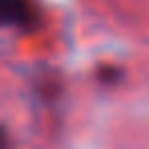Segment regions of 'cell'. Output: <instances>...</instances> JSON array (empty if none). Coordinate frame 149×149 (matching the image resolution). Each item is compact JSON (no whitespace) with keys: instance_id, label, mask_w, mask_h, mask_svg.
Instances as JSON below:
<instances>
[{"instance_id":"obj_1","label":"cell","mask_w":149,"mask_h":149,"mask_svg":"<svg viewBox=\"0 0 149 149\" xmlns=\"http://www.w3.org/2000/svg\"><path fill=\"white\" fill-rule=\"evenodd\" d=\"M2 23L21 33H31L39 25V13L33 0H2Z\"/></svg>"},{"instance_id":"obj_2","label":"cell","mask_w":149,"mask_h":149,"mask_svg":"<svg viewBox=\"0 0 149 149\" xmlns=\"http://www.w3.org/2000/svg\"><path fill=\"white\" fill-rule=\"evenodd\" d=\"M116 76H120V70H102L100 72V80L102 82H106V84H112V82H116Z\"/></svg>"}]
</instances>
